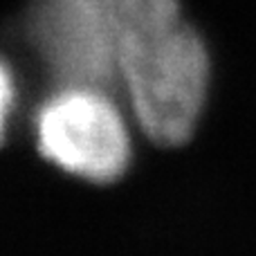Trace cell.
<instances>
[{
	"label": "cell",
	"mask_w": 256,
	"mask_h": 256,
	"mask_svg": "<svg viewBox=\"0 0 256 256\" xmlns=\"http://www.w3.org/2000/svg\"><path fill=\"white\" fill-rule=\"evenodd\" d=\"M117 84L153 142L178 146L191 137L207 99L209 58L178 0H120Z\"/></svg>",
	"instance_id": "1"
},
{
	"label": "cell",
	"mask_w": 256,
	"mask_h": 256,
	"mask_svg": "<svg viewBox=\"0 0 256 256\" xmlns=\"http://www.w3.org/2000/svg\"><path fill=\"white\" fill-rule=\"evenodd\" d=\"M120 0H34L27 38L58 88L117 84Z\"/></svg>",
	"instance_id": "2"
},
{
	"label": "cell",
	"mask_w": 256,
	"mask_h": 256,
	"mask_svg": "<svg viewBox=\"0 0 256 256\" xmlns=\"http://www.w3.org/2000/svg\"><path fill=\"white\" fill-rule=\"evenodd\" d=\"M36 140L56 166L92 182L120 178L130 158L124 115L99 88H58L36 115Z\"/></svg>",
	"instance_id": "3"
},
{
	"label": "cell",
	"mask_w": 256,
	"mask_h": 256,
	"mask_svg": "<svg viewBox=\"0 0 256 256\" xmlns=\"http://www.w3.org/2000/svg\"><path fill=\"white\" fill-rule=\"evenodd\" d=\"M14 104H16V81H14V72L9 66L0 58V142H2L7 124L12 120Z\"/></svg>",
	"instance_id": "4"
}]
</instances>
